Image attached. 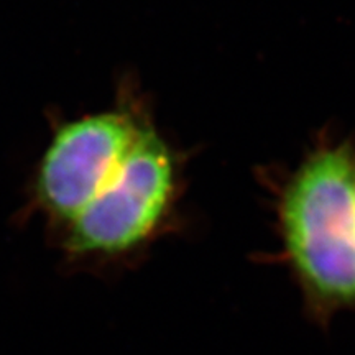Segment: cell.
<instances>
[{"label":"cell","mask_w":355,"mask_h":355,"mask_svg":"<svg viewBox=\"0 0 355 355\" xmlns=\"http://www.w3.org/2000/svg\"><path fill=\"white\" fill-rule=\"evenodd\" d=\"M283 252L318 321L355 308V148L322 145L293 173L278 204Z\"/></svg>","instance_id":"cell-1"},{"label":"cell","mask_w":355,"mask_h":355,"mask_svg":"<svg viewBox=\"0 0 355 355\" xmlns=\"http://www.w3.org/2000/svg\"><path fill=\"white\" fill-rule=\"evenodd\" d=\"M178 196L171 148L144 123L121 166L99 194L58 230L69 260L105 263L130 257L157 237Z\"/></svg>","instance_id":"cell-2"},{"label":"cell","mask_w":355,"mask_h":355,"mask_svg":"<svg viewBox=\"0 0 355 355\" xmlns=\"http://www.w3.org/2000/svg\"><path fill=\"white\" fill-rule=\"evenodd\" d=\"M132 107L89 114L61 125L35 176V201L58 230L107 184L144 127Z\"/></svg>","instance_id":"cell-3"}]
</instances>
